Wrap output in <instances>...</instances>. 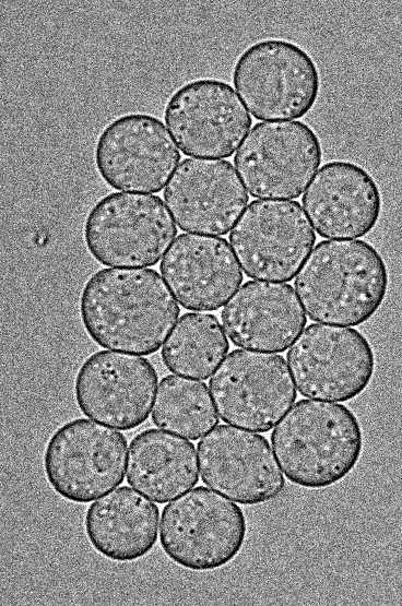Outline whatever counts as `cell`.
Returning <instances> with one entry per match:
<instances>
[{"label": "cell", "instance_id": "obj_10", "mask_svg": "<svg viewBox=\"0 0 402 606\" xmlns=\"http://www.w3.org/2000/svg\"><path fill=\"white\" fill-rule=\"evenodd\" d=\"M322 158L316 131L303 121L253 124L234 157L236 169L255 198H298Z\"/></svg>", "mask_w": 402, "mask_h": 606}, {"label": "cell", "instance_id": "obj_14", "mask_svg": "<svg viewBox=\"0 0 402 606\" xmlns=\"http://www.w3.org/2000/svg\"><path fill=\"white\" fill-rule=\"evenodd\" d=\"M157 387V372L141 356L99 350L81 365L74 396L88 418L120 430L142 425L149 417Z\"/></svg>", "mask_w": 402, "mask_h": 606}, {"label": "cell", "instance_id": "obj_20", "mask_svg": "<svg viewBox=\"0 0 402 606\" xmlns=\"http://www.w3.org/2000/svg\"><path fill=\"white\" fill-rule=\"evenodd\" d=\"M158 507L137 490L122 486L94 501L84 515L85 535L103 557L134 561L157 540Z\"/></svg>", "mask_w": 402, "mask_h": 606}, {"label": "cell", "instance_id": "obj_15", "mask_svg": "<svg viewBox=\"0 0 402 606\" xmlns=\"http://www.w3.org/2000/svg\"><path fill=\"white\" fill-rule=\"evenodd\" d=\"M198 456L202 482L237 503H265L284 490V476L263 436L218 425L199 441Z\"/></svg>", "mask_w": 402, "mask_h": 606}, {"label": "cell", "instance_id": "obj_9", "mask_svg": "<svg viewBox=\"0 0 402 606\" xmlns=\"http://www.w3.org/2000/svg\"><path fill=\"white\" fill-rule=\"evenodd\" d=\"M221 419L251 431L267 432L294 404L297 392L283 356L234 349L210 378Z\"/></svg>", "mask_w": 402, "mask_h": 606}, {"label": "cell", "instance_id": "obj_23", "mask_svg": "<svg viewBox=\"0 0 402 606\" xmlns=\"http://www.w3.org/2000/svg\"><path fill=\"white\" fill-rule=\"evenodd\" d=\"M152 421L161 429L197 440L218 423L206 384L175 375L158 385Z\"/></svg>", "mask_w": 402, "mask_h": 606}, {"label": "cell", "instance_id": "obj_22", "mask_svg": "<svg viewBox=\"0 0 402 606\" xmlns=\"http://www.w3.org/2000/svg\"><path fill=\"white\" fill-rule=\"evenodd\" d=\"M229 349L214 314L189 312L180 317L162 348V360L173 373L208 379Z\"/></svg>", "mask_w": 402, "mask_h": 606}, {"label": "cell", "instance_id": "obj_18", "mask_svg": "<svg viewBox=\"0 0 402 606\" xmlns=\"http://www.w3.org/2000/svg\"><path fill=\"white\" fill-rule=\"evenodd\" d=\"M159 271L178 302L194 311L221 308L244 277L227 240L200 234H180Z\"/></svg>", "mask_w": 402, "mask_h": 606}, {"label": "cell", "instance_id": "obj_21", "mask_svg": "<svg viewBox=\"0 0 402 606\" xmlns=\"http://www.w3.org/2000/svg\"><path fill=\"white\" fill-rule=\"evenodd\" d=\"M127 482L157 503H166L197 485L193 443L158 429H146L130 442Z\"/></svg>", "mask_w": 402, "mask_h": 606}, {"label": "cell", "instance_id": "obj_3", "mask_svg": "<svg viewBox=\"0 0 402 606\" xmlns=\"http://www.w3.org/2000/svg\"><path fill=\"white\" fill-rule=\"evenodd\" d=\"M271 443L291 483L322 489L354 470L363 451V432L347 406L300 400L274 427Z\"/></svg>", "mask_w": 402, "mask_h": 606}, {"label": "cell", "instance_id": "obj_19", "mask_svg": "<svg viewBox=\"0 0 402 606\" xmlns=\"http://www.w3.org/2000/svg\"><path fill=\"white\" fill-rule=\"evenodd\" d=\"M235 346L260 352H284L306 325L294 288L286 283L248 281L221 312Z\"/></svg>", "mask_w": 402, "mask_h": 606}, {"label": "cell", "instance_id": "obj_5", "mask_svg": "<svg viewBox=\"0 0 402 606\" xmlns=\"http://www.w3.org/2000/svg\"><path fill=\"white\" fill-rule=\"evenodd\" d=\"M177 234V227L158 195L113 192L88 212L83 237L88 252L113 268L156 264Z\"/></svg>", "mask_w": 402, "mask_h": 606}, {"label": "cell", "instance_id": "obj_8", "mask_svg": "<svg viewBox=\"0 0 402 606\" xmlns=\"http://www.w3.org/2000/svg\"><path fill=\"white\" fill-rule=\"evenodd\" d=\"M286 356L297 390L314 400L350 401L363 393L375 372L369 341L342 325L309 324Z\"/></svg>", "mask_w": 402, "mask_h": 606}, {"label": "cell", "instance_id": "obj_1", "mask_svg": "<svg viewBox=\"0 0 402 606\" xmlns=\"http://www.w3.org/2000/svg\"><path fill=\"white\" fill-rule=\"evenodd\" d=\"M180 309L152 269H102L85 283L81 320L100 347L150 355L166 340Z\"/></svg>", "mask_w": 402, "mask_h": 606}, {"label": "cell", "instance_id": "obj_13", "mask_svg": "<svg viewBox=\"0 0 402 606\" xmlns=\"http://www.w3.org/2000/svg\"><path fill=\"white\" fill-rule=\"evenodd\" d=\"M164 120L181 152L198 157H229L252 119L238 94L217 79L185 83L169 97Z\"/></svg>", "mask_w": 402, "mask_h": 606}, {"label": "cell", "instance_id": "obj_4", "mask_svg": "<svg viewBox=\"0 0 402 606\" xmlns=\"http://www.w3.org/2000/svg\"><path fill=\"white\" fill-rule=\"evenodd\" d=\"M233 84L256 119L291 120L304 117L316 104L320 75L312 57L299 45L267 38L237 58Z\"/></svg>", "mask_w": 402, "mask_h": 606}, {"label": "cell", "instance_id": "obj_7", "mask_svg": "<svg viewBox=\"0 0 402 606\" xmlns=\"http://www.w3.org/2000/svg\"><path fill=\"white\" fill-rule=\"evenodd\" d=\"M127 448L126 437L107 425L87 418L70 420L47 441L46 479L61 498L91 502L123 482Z\"/></svg>", "mask_w": 402, "mask_h": 606}, {"label": "cell", "instance_id": "obj_12", "mask_svg": "<svg viewBox=\"0 0 402 606\" xmlns=\"http://www.w3.org/2000/svg\"><path fill=\"white\" fill-rule=\"evenodd\" d=\"M180 156L162 120L141 112L110 121L99 133L94 150L97 171L108 186L139 193L161 191Z\"/></svg>", "mask_w": 402, "mask_h": 606}, {"label": "cell", "instance_id": "obj_2", "mask_svg": "<svg viewBox=\"0 0 402 606\" xmlns=\"http://www.w3.org/2000/svg\"><path fill=\"white\" fill-rule=\"evenodd\" d=\"M388 284L383 258L358 239L318 242L294 281L310 320L338 325L368 321L382 305Z\"/></svg>", "mask_w": 402, "mask_h": 606}, {"label": "cell", "instance_id": "obj_6", "mask_svg": "<svg viewBox=\"0 0 402 606\" xmlns=\"http://www.w3.org/2000/svg\"><path fill=\"white\" fill-rule=\"evenodd\" d=\"M247 535L239 506L205 487H197L166 504L161 516L159 542L176 565L210 571L229 563Z\"/></svg>", "mask_w": 402, "mask_h": 606}, {"label": "cell", "instance_id": "obj_16", "mask_svg": "<svg viewBox=\"0 0 402 606\" xmlns=\"http://www.w3.org/2000/svg\"><path fill=\"white\" fill-rule=\"evenodd\" d=\"M163 195L181 230L209 235L227 234L249 200L230 162L196 157L178 165Z\"/></svg>", "mask_w": 402, "mask_h": 606}, {"label": "cell", "instance_id": "obj_17", "mask_svg": "<svg viewBox=\"0 0 402 606\" xmlns=\"http://www.w3.org/2000/svg\"><path fill=\"white\" fill-rule=\"evenodd\" d=\"M323 238L351 239L367 235L381 213V193L374 177L348 161L323 164L302 199Z\"/></svg>", "mask_w": 402, "mask_h": 606}, {"label": "cell", "instance_id": "obj_11", "mask_svg": "<svg viewBox=\"0 0 402 606\" xmlns=\"http://www.w3.org/2000/svg\"><path fill=\"white\" fill-rule=\"evenodd\" d=\"M316 241L302 205L293 200H255L229 234L245 274L269 282L291 281Z\"/></svg>", "mask_w": 402, "mask_h": 606}]
</instances>
